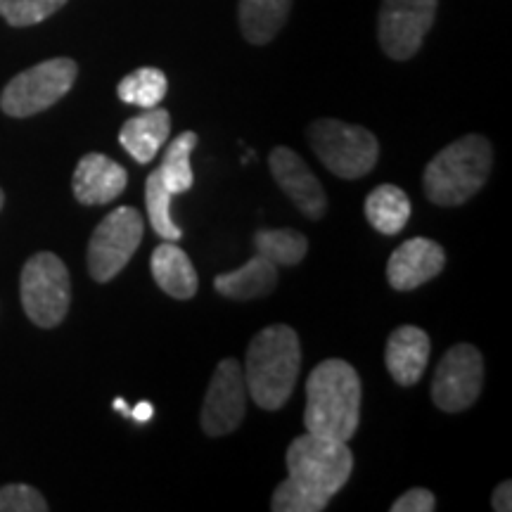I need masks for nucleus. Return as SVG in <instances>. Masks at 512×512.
Listing matches in <instances>:
<instances>
[{
  "label": "nucleus",
  "instance_id": "obj_1",
  "mask_svg": "<svg viewBox=\"0 0 512 512\" xmlns=\"http://www.w3.org/2000/svg\"><path fill=\"white\" fill-rule=\"evenodd\" d=\"M363 384L356 368L342 358L318 363L306 380V432L351 441L361 422Z\"/></svg>",
  "mask_w": 512,
  "mask_h": 512
},
{
  "label": "nucleus",
  "instance_id": "obj_2",
  "mask_svg": "<svg viewBox=\"0 0 512 512\" xmlns=\"http://www.w3.org/2000/svg\"><path fill=\"white\" fill-rule=\"evenodd\" d=\"M302 368V344L290 325H268L249 342L245 373L247 396L264 411H280L290 401Z\"/></svg>",
  "mask_w": 512,
  "mask_h": 512
},
{
  "label": "nucleus",
  "instance_id": "obj_3",
  "mask_svg": "<svg viewBox=\"0 0 512 512\" xmlns=\"http://www.w3.org/2000/svg\"><path fill=\"white\" fill-rule=\"evenodd\" d=\"M494 150L484 136H463L439 152L425 169V195L439 207H458L477 195L489 178Z\"/></svg>",
  "mask_w": 512,
  "mask_h": 512
},
{
  "label": "nucleus",
  "instance_id": "obj_4",
  "mask_svg": "<svg viewBox=\"0 0 512 512\" xmlns=\"http://www.w3.org/2000/svg\"><path fill=\"white\" fill-rule=\"evenodd\" d=\"M287 472L294 484L320 501L330 503L354 472V453H351L349 441L306 432L287 448Z\"/></svg>",
  "mask_w": 512,
  "mask_h": 512
},
{
  "label": "nucleus",
  "instance_id": "obj_5",
  "mask_svg": "<svg viewBox=\"0 0 512 512\" xmlns=\"http://www.w3.org/2000/svg\"><path fill=\"white\" fill-rule=\"evenodd\" d=\"M311 150L328 171L344 181L368 176L380 157V143L368 128L339 119H316L306 131Z\"/></svg>",
  "mask_w": 512,
  "mask_h": 512
},
{
  "label": "nucleus",
  "instance_id": "obj_6",
  "mask_svg": "<svg viewBox=\"0 0 512 512\" xmlns=\"http://www.w3.org/2000/svg\"><path fill=\"white\" fill-rule=\"evenodd\" d=\"M22 306L38 328L60 325L72 302V283L62 259L53 252H38L22 268Z\"/></svg>",
  "mask_w": 512,
  "mask_h": 512
},
{
  "label": "nucleus",
  "instance_id": "obj_7",
  "mask_svg": "<svg viewBox=\"0 0 512 512\" xmlns=\"http://www.w3.org/2000/svg\"><path fill=\"white\" fill-rule=\"evenodd\" d=\"M76 76H79V67L69 57H55V60L36 64L27 72L17 74L5 86L0 95V110L15 119L34 117L72 91Z\"/></svg>",
  "mask_w": 512,
  "mask_h": 512
},
{
  "label": "nucleus",
  "instance_id": "obj_8",
  "mask_svg": "<svg viewBox=\"0 0 512 512\" xmlns=\"http://www.w3.org/2000/svg\"><path fill=\"white\" fill-rule=\"evenodd\" d=\"M143 216L136 207H119L98 223L88 242V271L95 283H110L124 271L143 242Z\"/></svg>",
  "mask_w": 512,
  "mask_h": 512
},
{
  "label": "nucleus",
  "instance_id": "obj_9",
  "mask_svg": "<svg viewBox=\"0 0 512 512\" xmlns=\"http://www.w3.org/2000/svg\"><path fill=\"white\" fill-rule=\"evenodd\" d=\"M437 5L439 0H382L377 36L384 55L399 62L411 60L430 34Z\"/></svg>",
  "mask_w": 512,
  "mask_h": 512
},
{
  "label": "nucleus",
  "instance_id": "obj_10",
  "mask_svg": "<svg viewBox=\"0 0 512 512\" xmlns=\"http://www.w3.org/2000/svg\"><path fill=\"white\" fill-rule=\"evenodd\" d=\"M484 384V358L472 344H456L439 361L432 380V399L439 411L460 413L479 399Z\"/></svg>",
  "mask_w": 512,
  "mask_h": 512
},
{
  "label": "nucleus",
  "instance_id": "obj_11",
  "mask_svg": "<svg viewBox=\"0 0 512 512\" xmlns=\"http://www.w3.org/2000/svg\"><path fill=\"white\" fill-rule=\"evenodd\" d=\"M247 384L235 358H223L211 377L202 403V430L209 437H226L245 420Z\"/></svg>",
  "mask_w": 512,
  "mask_h": 512
},
{
  "label": "nucleus",
  "instance_id": "obj_12",
  "mask_svg": "<svg viewBox=\"0 0 512 512\" xmlns=\"http://www.w3.org/2000/svg\"><path fill=\"white\" fill-rule=\"evenodd\" d=\"M268 166H271V174L280 190L290 197L294 207L302 211L306 219H323L328 211V195L297 152L285 145L275 147L268 157Z\"/></svg>",
  "mask_w": 512,
  "mask_h": 512
},
{
  "label": "nucleus",
  "instance_id": "obj_13",
  "mask_svg": "<svg viewBox=\"0 0 512 512\" xmlns=\"http://www.w3.org/2000/svg\"><path fill=\"white\" fill-rule=\"evenodd\" d=\"M446 266V252L430 238H411L389 256L387 280L396 292L418 290L430 283Z\"/></svg>",
  "mask_w": 512,
  "mask_h": 512
},
{
  "label": "nucleus",
  "instance_id": "obj_14",
  "mask_svg": "<svg viewBox=\"0 0 512 512\" xmlns=\"http://www.w3.org/2000/svg\"><path fill=\"white\" fill-rule=\"evenodd\" d=\"M128 185L126 169L114 159L91 152V155L81 157L74 171V197L86 207L95 204H110L117 200Z\"/></svg>",
  "mask_w": 512,
  "mask_h": 512
},
{
  "label": "nucleus",
  "instance_id": "obj_15",
  "mask_svg": "<svg viewBox=\"0 0 512 512\" xmlns=\"http://www.w3.org/2000/svg\"><path fill=\"white\" fill-rule=\"evenodd\" d=\"M430 351L432 344L425 330L415 328V325H401L387 339L384 363H387L389 375L394 377L396 384L413 387L427 370Z\"/></svg>",
  "mask_w": 512,
  "mask_h": 512
},
{
  "label": "nucleus",
  "instance_id": "obj_16",
  "mask_svg": "<svg viewBox=\"0 0 512 512\" xmlns=\"http://www.w3.org/2000/svg\"><path fill=\"white\" fill-rule=\"evenodd\" d=\"M171 133V114L164 107L143 110L121 128L119 143L138 164H150Z\"/></svg>",
  "mask_w": 512,
  "mask_h": 512
},
{
  "label": "nucleus",
  "instance_id": "obj_17",
  "mask_svg": "<svg viewBox=\"0 0 512 512\" xmlns=\"http://www.w3.org/2000/svg\"><path fill=\"white\" fill-rule=\"evenodd\" d=\"M152 278L159 290L174 299H192L197 294V271L190 256L174 242H162L150 256Z\"/></svg>",
  "mask_w": 512,
  "mask_h": 512
},
{
  "label": "nucleus",
  "instance_id": "obj_18",
  "mask_svg": "<svg viewBox=\"0 0 512 512\" xmlns=\"http://www.w3.org/2000/svg\"><path fill=\"white\" fill-rule=\"evenodd\" d=\"M214 287L223 297L238 299V302L266 297L278 287V266L264 254L256 252V256H252L238 271L216 275Z\"/></svg>",
  "mask_w": 512,
  "mask_h": 512
},
{
  "label": "nucleus",
  "instance_id": "obj_19",
  "mask_svg": "<svg viewBox=\"0 0 512 512\" xmlns=\"http://www.w3.org/2000/svg\"><path fill=\"white\" fill-rule=\"evenodd\" d=\"M292 0H240V29L252 46H266L290 17Z\"/></svg>",
  "mask_w": 512,
  "mask_h": 512
},
{
  "label": "nucleus",
  "instance_id": "obj_20",
  "mask_svg": "<svg viewBox=\"0 0 512 512\" xmlns=\"http://www.w3.org/2000/svg\"><path fill=\"white\" fill-rule=\"evenodd\" d=\"M411 211V200L399 185H377L366 197V219L382 235L401 233L411 219Z\"/></svg>",
  "mask_w": 512,
  "mask_h": 512
},
{
  "label": "nucleus",
  "instance_id": "obj_21",
  "mask_svg": "<svg viewBox=\"0 0 512 512\" xmlns=\"http://www.w3.org/2000/svg\"><path fill=\"white\" fill-rule=\"evenodd\" d=\"M200 143V136L195 131H183L174 143H169L164 152V162L159 166V178L166 185L171 195H183L195 183V174H192L190 155Z\"/></svg>",
  "mask_w": 512,
  "mask_h": 512
},
{
  "label": "nucleus",
  "instance_id": "obj_22",
  "mask_svg": "<svg viewBox=\"0 0 512 512\" xmlns=\"http://www.w3.org/2000/svg\"><path fill=\"white\" fill-rule=\"evenodd\" d=\"M169 91L166 74L157 67H140L119 81L117 95L124 105H136L140 110H152L162 105Z\"/></svg>",
  "mask_w": 512,
  "mask_h": 512
},
{
  "label": "nucleus",
  "instance_id": "obj_23",
  "mask_svg": "<svg viewBox=\"0 0 512 512\" xmlns=\"http://www.w3.org/2000/svg\"><path fill=\"white\" fill-rule=\"evenodd\" d=\"M254 247L275 266H297L309 252V240L304 233L292 228H264L256 230Z\"/></svg>",
  "mask_w": 512,
  "mask_h": 512
},
{
  "label": "nucleus",
  "instance_id": "obj_24",
  "mask_svg": "<svg viewBox=\"0 0 512 512\" xmlns=\"http://www.w3.org/2000/svg\"><path fill=\"white\" fill-rule=\"evenodd\" d=\"M171 200H174V195L166 190L162 178H159V171L155 169L150 176H147V185H145L147 219H150L152 230H155L159 238L176 242L183 238V230L174 219H171Z\"/></svg>",
  "mask_w": 512,
  "mask_h": 512
},
{
  "label": "nucleus",
  "instance_id": "obj_25",
  "mask_svg": "<svg viewBox=\"0 0 512 512\" xmlns=\"http://www.w3.org/2000/svg\"><path fill=\"white\" fill-rule=\"evenodd\" d=\"M67 0H0V17L10 27H34L62 10Z\"/></svg>",
  "mask_w": 512,
  "mask_h": 512
},
{
  "label": "nucleus",
  "instance_id": "obj_26",
  "mask_svg": "<svg viewBox=\"0 0 512 512\" xmlns=\"http://www.w3.org/2000/svg\"><path fill=\"white\" fill-rule=\"evenodd\" d=\"M271 508L275 512H320L328 508V503L320 501L309 491L302 489L299 484H294L290 477L285 479L283 484L275 489V494L271 498Z\"/></svg>",
  "mask_w": 512,
  "mask_h": 512
},
{
  "label": "nucleus",
  "instance_id": "obj_27",
  "mask_svg": "<svg viewBox=\"0 0 512 512\" xmlns=\"http://www.w3.org/2000/svg\"><path fill=\"white\" fill-rule=\"evenodd\" d=\"M48 503L34 486L8 484L0 489V512H46Z\"/></svg>",
  "mask_w": 512,
  "mask_h": 512
},
{
  "label": "nucleus",
  "instance_id": "obj_28",
  "mask_svg": "<svg viewBox=\"0 0 512 512\" xmlns=\"http://www.w3.org/2000/svg\"><path fill=\"white\" fill-rule=\"evenodd\" d=\"M434 508H437V498H434L432 491L415 486V489L396 498L392 512H432Z\"/></svg>",
  "mask_w": 512,
  "mask_h": 512
},
{
  "label": "nucleus",
  "instance_id": "obj_29",
  "mask_svg": "<svg viewBox=\"0 0 512 512\" xmlns=\"http://www.w3.org/2000/svg\"><path fill=\"white\" fill-rule=\"evenodd\" d=\"M496 512H510L512 510V482H503L496 486L494 498H491Z\"/></svg>",
  "mask_w": 512,
  "mask_h": 512
},
{
  "label": "nucleus",
  "instance_id": "obj_30",
  "mask_svg": "<svg viewBox=\"0 0 512 512\" xmlns=\"http://www.w3.org/2000/svg\"><path fill=\"white\" fill-rule=\"evenodd\" d=\"M152 415H155V408H152V403L140 401L136 408H131V415H128V418H133L136 422H147V420H152Z\"/></svg>",
  "mask_w": 512,
  "mask_h": 512
},
{
  "label": "nucleus",
  "instance_id": "obj_31",
  "mask_svg": "<svg viewBox=\"0 0 512 512\" xmlns=\"http://www.w3.org/2000/svg\"><path fill=\"white\" fill-rule=\"evenodd\" d=\"M114 411L124 413L126 418H128V415H131V408H128V403H126L124 399H117V401H114Z\"/></svg>",
  "mask_w": 512,
  "mask_h": 512
},
{
  "label": "nucleus",
  "instance_id": "obj_32",
  "mask_svg": "<svg viewBox=\"0 0 512 512\" xmlns=\"http://www.w3.org/2000/svg\"><path fill=\"white\" fill-rule=\"evenodd\" d=\"M3 204H5V195H3V190H0V209H3Z\"/></svg>",
  "mask_w": 512,
  "mask_h": 512
}]
</instances>
